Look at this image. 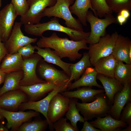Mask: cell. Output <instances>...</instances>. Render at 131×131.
Here are the masks:
<instances>
[{
	"label": "cell",
	"instance_id": "cell-24",
	"mask_svg": "<svg viewBox=\"0 0 131 131\" xmlns=\"http://www.w3.org/2000/svg\"><path fill=\"white\" fill-rule=\"evenodd\" d=\"M23 59L18 52L8 53L3 58L0 65V69L7 74L22 70Z\"/></svg>",
	"mask_w": 131,
	"mask_h": 131
},
{
	"label": "cell",
	"instance_id": "cell-14",
	"mask_svg": "<svg viewBox=\"0 0 131 131\" xmlns=\"http://www.w3.org/2000/svg\"><path fill=\"white\" fill-rule=\"evenodd\" d=\"M39 114V112L35 111H11L0 108V115L7 120V128L13 130H17L23 123Z\"/></svg>",
	"mask_w": 131,
	"mask_h": 131
},
{
	"label": "cell",
	"instance_id": "cell-22",
	"mask_svg": "<svg viewBox=\"0 0 131 131\" xmlns=\"http://www.w3.org/2000/svg\"><path fill=\"white\" fill-rule=\"evenodd\" d=\"M37 51L35 52L40 55L47 63L56 65L61 68L69 77L71 75L69 66L71 63L63 61L60 57L49 48H41L35 46Z\"/></svg>",
	"mask_w": 131,
	"mask_h": 131
},
{
	"label": "cell",
	"instance_id": "cell-3",
	"mask_svg": "<svg viewBox=\"0 0 131 131\" xmlns=\"http://www.w3.org/2000/svg\"><path fill=\"white\" fill-rule=\"evenodd\" d=\"M112 104L104 92L97 95L94 100L87 103L76 102V107L85 121L103 117L109 114Z\"/></svg>",
	"mask_w": 131,
	"mask_h": 131
},
{
	"label": "cell",
	"instance_id": "cell-37",
	"mask_svg": "<svg viewBox=\"0 0 131 131\" xmlns=\"http://www.w3.org/2000/svg\"><path fill=\"white\" fill-rule=\"evenodd\" d=\"M35 48L34 46L31 44L25 46L19 49L18 52L19 53L23 58L29 57L34 53Z\"/></svg>",
	"mask_w": 131,
	"mask_h": 131
},
{
	"label": "cell",
	"instance_id": "cell-20",
	"mask_svg": "<svg viewBox=\"0 0 131 131\" xmlns=\"http://www.w3.org/2000/svg\"><path fill=\"white\" fill-rule=\"evenodd\" d=\"M89 123L101 131H120V128L126 127L127 124L120 120L114 119L109 114L104 117L97 118Z\"/></svg>",
	"mask_w": 131,
	"mask_h": 131
},
{
	"label": "cell",
	"instance_id": "cell-11",
	"mask_svg": "<svg viewBox=\"0 0 131 131\" xmlns=\"http://www.w3.org/2000/svg\"><path fill=\"white\" fill-rule=\"evenodd\" d=\"M37 66L40 75L46 82L67 87L66 84L70 77L64 71L58 70L42 59L39 61Z\"/></svg>",
	"mask_w": 131,
	"mask_h": 131
},
{
	"label": "cell",
	"instance_id": "cell-27",
	"mask_svg": "<svg viewBox=\"0 0 131 131\" xmlns=\"http://www.w3.org/2000/svg\"><path fill=\"white\" fill-rule=\"evenodd\" d=\"M92 66L88 53L87 52L83 54V57L79 61L74 64L71 63L69 67L71 75L66 84L67 87L72 81L78 80L87 68Z\"/></svg>",
	"mask_w": 131,
	"mask_h": 131
},
{
	"label": "cell",
	"instance_id": "cell-21",
	"mask_svg": "<svg viewBox=\"0 0 131 131\" xmlns=\"http://www.w3.org/2000/svg\"><path fill=\"white\" fill-rule=\"evenodd\" d=\"M98 73L94 68L91 67L87 68L82 77L68 85L67 89L72 90L82 87L96 86L103 89V87L97 83V76Z\"/></svg>",
	"mask_w": 131,
	"mask_h": 131
},
{
	"label": "cell",
	"instance_id": "cell-23",
	"mask_svg": "<svg viewBox=\"0 0 131 131\" xmlns=\"http://www.w3.org/2000/svg\"><path fill=\"white\" fill-rule=\"evenodd\" d=\"M96 78L101 83L105 95L109 101L113 104L115 95L123 89V86L115 77H108L98 74Z\"/></svg>",
	"mask_w": 131,
	"mask_h": 131
},
{
	"label": "cell",
	"instance_id": "cell-33",
	"mask_svg": "<svg viewBox=\"0 0 131 131\" xmlns=\"http://www.w3.org/2000/svg\"><path fill=\"white\" fill-rule=\"evenodd\" d=\"M106 0L113 12L118 14L123 9H127L129 11L131 10V0Z\"/></svg>",
	"mask_w": 131,
	"mask_h": 131
},
{
	"label": "cell",
	"instance_id": "cell-41",
	"mask_svg": "<svg viewBox=\"0 0 131 131\" xmlns=\"http://www.w3.org/2000/svg\"><path fill=\"white\" fill-rule=\"evenodd\" d=\"M117 14L121 15L127 19L130 16L129 11L125 9L121 10Z\"/></svg>",
	"mask_w": 131,
	"mask_h": 131
},
{
	"label": "cell",
	"instance_id": "cell-15",
	"mask_svg": "<svg viewBox=\"0 0 131 131\" xmlns=\"http://www.w3.org/2000/svg\"><path fill=\"white\" fill-rule=\"evenodd\" d=\"M27 96L20 89L7 92L0 96V108L16 112L22 103L26 102Z\"/></svg>",
	"mask_w": 131,
	"mask_h": 131
},
{
	"label": "cell",
	"instance_id": "cell-31",
	"mask_svg": "<svg viewBox=\"0 0 131 131\" xmlns=\"http://www.w3.org/2000/svg\"><path fill=\"white\" fill-rule=\"evenodd\" d=\"M90 2L92 8L100 18H104L107 14H112L106 0H91Z\"/></svg>",
	"mask_w": 131,
	"mask_h": 131
},
{
	"label": "cell",
	"instance_id": "cell-18",
	"mask_svg": "<svg viewBox=\"0 0 131 131\" xmlns=\"http://www.w3.org/2000/svg\"><path fill=\"white\" fill-rule=\"evenodd\" d=\"M131 48V41L128 37L118 35L111 54L117 60L131 64L129 52Z\"/></svg>",
	"mask_w": 131,
	"mask_h": 131
},
{
	"label": "cell",
	"instance_id": "cell-2",
	"mask_svg": "<svg viewBox=\"0 0 131 131\" xmlns=\"http://www.w3.org/2000/svg\"><path fill=\"white\" fill-rule=\"evenodd\" d=\"M24 26L25 31L29 34L41 37L45 31H53L64 33L71 40L74 41L86 40L90 34V32L78 31L64 26L59 23L58 18L54 17L46 22L25 25Z\"/></svg>",
	"mask_w": 131,
	"mask_h": 131
},
{
	"label": "cell",
	"instance_id": "cell-4",
	"mask_svg": "<svg viewBox=\"0 0 131 131\" xmlns=\"http://www.w3.org/2000/svg\"><path fill=\"white\" fill-rule=\"evenodd\" d=\"M74 0H57L52 6L46 8L42 14V17L54 16L62 19L66 27L77 30L83 31L82 25L78 19L72 15L69 9L70 6Z\"/></svg>",
	"mask_w": 131,
	"mask_h": 131
},
{
	"label": "cell",
	"instance_id": "cell-44",
	"mask_svg": "<svg viewBox=\"0 0 131 131\" xmlns=\"http://www.w3.org/2000/svg\"><path fill=\"white\" fill-rule=\"evenodd\" d=\"M129 57L130 60L131 61V48H130L129 51Z\"/></svg>",
	"mask_w": 131,
	"mask_h": 131
},
{
	"label": "cell",
	"instance_id": "cell-9",
	"mask_svg": "<svg viewBox=\"0 0 131 131\" xmlns=\"http://www.w3.org/2000/svg\"><path fill=\"white\" fill-rule=\"evenodd\" d=\"M22 25L20 22H15L9 38L4 42L8 53H16L23 47L34 43L37 40V38H30L24 35L21 30Z\"/></svg>",
	"mask_w": 131,
	"mask_h": 131
},
{
	"label": "cell",
	"instance_id": "cell-29",
	"mask_svg": "<svg viewBox=\"0 0 131 131\" xmlns=\"http://www.w3.org/2000/svg\"><path fill=\"white\" fill-rule=\"evenodd\" d=\"M114 77L123 86L131 83V64H125L123 62L118 60L115 69Z\"/></svg>",
	"mask_w": 131,
	"mask_h": 131
},
{
	"label": "cell",
	"instance_id": "cell-17",
	"mask_svg": "<svg viewBox=\"0 0 131 131\" xmlns=\"http://www.w3.org/2000/svg\"><path fill=\"white\" fill-rule=\"evenodd\" d=\"M60 85L46 82L29 86H20L19 89L26 94L30 101H35Z\"/></svg>",
	"mask_w": 131,
	"mask_h": 131
},
{
	"label": "cell",
	"instance_id": "cell-43",
	"mask_svg": "<svg viewBox=\"0 0 131 131\" xmlns=\"http://www.w3.org/2000/svg\"><path fill=\"white\" fill-rule=\"evenodd\" d=\"M120 131H131V126L128 125L126 126L125 128L123 129H121Z\"/></svg>",
	"mask_w": 131,
	"mask_h": 131
},
{
	"label": "cell",
	"instance_id": "cell-45",
	"mask_svg": "<svg viewBox=\"0 0 131 131\" xmlns=\"http://www.w3.org/2000/svg\"><path fill=\"white\" fill-rule=\"evenodd\" d=\"M1 4H2L1 3V0H0V7L1 6Z\"/></svg>",
	"mask_w": 131,
	"mask_h": 131
},
{
	"label": "cell",
	"instance_id": "cell-36",
	"mask_svg": "<svg viewBox=\"0 0 131 131\" xmlns=\"http://www.w3.org/2000/svg\"><path fill=\"white\" fill-rule=\"evenodd\" d=\"M126 105L122 111L120 120L131 126V101Z\"/></svg>",
	"mask_w": 131,
	"mask_h": 131
},
{
	"label": "cell",
	"instance_id": "cell-39",
	"mask_svg": "<svg viewBox=\"0 0 131 131\" xmlns=\"http://www.w3.org/2000/svg\"><path fill=\"white\" fill-rule=\"evenodd\" d=\"M8 53L4 42L1 41L0 38V65L2 59Z\"/></svg>",
	"mask_w": 131,
	"mask_h": 131
},
{
	"label": "cell",
	"instance_id": "cell-35",
	"mask_svg": "<svg viewBox=\"0 0 131 131\" xmlns=\"http://www.w3.org/2000/svg\"><path fill=\"white\" fill-rule=\"evenodd\" d=\"M11 2L18 16H20L21 17L25 15L29 8L26 0H11Z\"/></svg>",
	"mask_w": 131,
	"mask_h": 131
},
{
	"label": "cell",
	"instance_id": "cell-30",
	"mask_svg": "<svg viewBox=\"0 0 131 131\" xmlns=\"http://www.w3.org/2000/svg\"><path fill=\"white\" fill-rule=\"evenodd\" d=\"M77 98H70V102L68 109L66 113V118L69 120L71 125L76 129L78 130L77 126L78 122L84 123L85 120L79 113V111L77 107L76 102Z\"/></svg>",
	"mask_w": 131,
	"mask_h": 131
},
{
	"label": "cell",
	"instance_id": "cell-6",
	"mask_svg": "<svg viewBox=\"0 0 131 131\" xmlns=\"http://www.w3.org/2000/svg\"><path fill=\"white\" fill-rule=\"evenodd\" d=\"M118 35L116 32L106 34L97 43L90 44L88 53L92 66H94L100 59L111 54Z\"/></svg>",
	"mask_w": 131,
	"mask_h": 131
},
{
	"label": "cell",
	"instance_id": "cell-5",
	"mask_svg": "<svg viewBox=\"0 0 131 131\" xmlns=\"http://www.w3.org/2000/svg\"><path fill=\"white\" fill-rule=\"evenodd\" d=\"M103 18H98L89 10L86 16V20L90 24V32L86 39L87 43L90 44L97 43L100 38L106 34V29L113 24L118 23L116 18L112 14L106 15Z\"/></svg>",
	"mask_w": 131,
	"mask_h": 131
},
{
	"label": "cell",
	"instance_id": "cell-32",
	"mask_svg": "<svg viewBox=\"0 0 131 131\" xmlns=\"http://www.w3.org/2000/svg\"><path fill=\"white\" fill-rule=\"evenodd\" d=\"M48 125L46 120L26 122L22 124L17 130L20 131H42L46 130Z\"/></svg>",
	"mask_w": 131,
	"mask_h": 131
},
{
	"label": "cell",
	"instance_id": "cell-34",
	"mask_svg": "<svg viewBox=\"0 0 131 131\" xmlns=\"http://www.w3.org/2000/svg\"><path fill=\"white\" fill-rule=\"evenodd\" d=\"M67 119L63 117L59 119L53 124V129L56 131H78L69 123L67 122Z\"/></svg>",
	"mask_w": 131,
	"mask_h": 131
},
{
	"label": "cell",
	"instance_id": "cell-12",
	"mask_svg": "<svg viewBox=\"0 0 131 131\" xmlns=\"http://www.w3.org/2000/svg\"><path fill=\"white\" fill-rule=\"evenodd\" d=\"M17 16L11 2L0 11V38L2 42H5L9 38Z\"/></svg>",
	"mask_w": 131,
	"mask_h": 131
},
{
	"label": "cell",
	"instance_id": "cell-26",
	"mask_svg": "<svg viewBox=\"0 0 131 131\" xmlns=\"http://www.w3.org/2000/svg\"><path fill=\"white\" fill-rule=\"evenodd\" d=\"M117 61L111 54L99 59L96 63L94 68L98 74L108 77H114Z\"/></svg>",
	"mask_w": 131,
	"mask_h": 131
},
{
	"label": "cell",
	"instance_id": "cell-38",
	"mask_svg": "<svg viewBox=\"0 0 131 131\" xmlns=\"http://www.w3.org/2000/svg\"><path fill=\"white\" fill-rule=\"evenodd\" d=\"M83 127L81 131H101L99 129L94 127L89 122L85 121L83 123Z\"/></svg>",
	"mask_w": 131,
	"mask_h": 131
},
{
	"label": "cell",
	"instance_id": "cell-28",
	"mask_svg": "<svg viewBox=\"0 0 131 131\" xmlns=\"http://www.w3.org/2000/svg\"><path fill=\"white\" fill-rule=\"evenodd\" d=\"M23 76L22 70L6 74L4 85L0 89V96L8 91L19 89L20 82Z\"/></svg>",
	"mask_w": 131,
	"mask_h": 131
},
{
	"label": "cell",
	"instance_id": "cell-42",
	"mask_svg": "<svg viewBox=\"0 0 131 131\" xmlns=\"http://www.w3.org/2000/svg\"><path fill=\"white\" fill-rule=\"evenodd\" d=\"M6 74L0 68V85L4 82Z\"/></svg>",
	"mask_w": 131,
	"mask_h": 131
},
{
	"label": "cell",
	"instance_id": "cell-7",
	"mask_svg": "<svg viewBox=\"0 0 131 131\" xmlns=\"http://www.w3.org/2000/svg\"><path fill=\"white\" fill-rule=\"evenodd\" d=\"M29 8L24 16L21 17L20 22L24 25L35 24L40 23L42 14L47 7L54 6L57 0H27Z\"/></svg>",
	"mask_w": 131,
	"mask_h": 131
},
{
	"label": "cell",
	"instance_id": "cell-13",
	"mask_svg": "<svg viewBox=\"0 0 131 131\" xmlns=\"http://www.w3.org/2000/svg\"><path fill=\"white\" fill-rule=\"evenodd\" d=\"M70 98L65 97L60 93L55 95L51 99L47 112L48 119L53 126L55 121L63 117L67 111Z\"/></svg>",
	"mask_w": 131,
	"mask_h": 131
},
{
	"label": "cell",
	"instance_id": "cell-25",
	"mask_svg": "<svg viewBox=\"0 0 131 131\" xmlns=\"http://www.w3.org/2000/svg\"><path fill=\"white\" fill-rule=\"evenodd\" d=\"M91 0H75L73 4L69 7L72 14H75L82 25H87L86 16L89 9L90 8L95 16L98 17L95 11L92 8Z\"/></svg>",
	"mask_w": 131,
	"mask_h": 131
},
{
	"label": "cell",
	"instance_id": "cell-40",
	"mask_svg": "<svg viewBox=\"0 0 131 131\" xmlns=\"http://www.w3.org/2000/svg\"><path fill=\"white\" fill-rule=\"evenodd\" d=\"M116 19L118 23L121 25H123L125 23L127 19L121 15L119 14H118V15Z\"/></svg>",
	"mask_w": 131,
	"mask_h": 131
},
{
	"label": "cell",
	"instance_id": "cell-10",
	"mask_svg": "<svg viewBox=\"0 0 131 131\" xmlns=\"http://www.w3.org/2000/svg\"><path fill=\"white\" fill-rule=\"evenodd\" d=\"M67 87L65 85H60L51 91L44 98L38 101H29L22 103L19 109L22 111L32 109L42 114L48 122L50 129H53L48 119L47 112L50 102L53 97L57 93L64 91Z\"/></svg>",
	"mask_w": 131,
	"mask_h": 131
},
{
	"label": "cell",
	"instance_id": "cell-8",
	"mask_svg": "<svg viewBox=\"0 0 131 131\" xmlns=\"http://www.w3.org/2000/svg\"><path fill=\"white\" fill-rule=\"evenodd\" d=\"M42 58L36 53L29 57L23 58L22 70L23 72V76L20 82V86H29L46 82L38 77L36 73L38 64Z\"/></svg>",
	"mask_w": 131,
	"mask_h": 131
},
{
	"label": "cell",
	"instance_id": "cell-1",
	"mask_svg": "<svg viewBox=\"0 0 131 131\" xmlns=\"http://www.w3.org/2000/svg\"><path fill=\"white\" fill-rule=\"evenodd\" d=\"M86 40L79 41L70 40L68 38L59 37L56 33L49 37L42 36L37 42V46L41 48H49L53 49L54 52L62 59L67 57L74 61L81 57L79 53L80 50H89Z\"/></svg>",
	"mask_w": 131,
	"mask_h": 131
},
{
	"label": "cell",
	"instance_id": "cell-19",
	"mask_svg": "<svg viewBox=\"0 0 131 131\" xmlns=\"http://www.w3.org/2000/svg\"><path fill=\"white\" fill-rule=\"evenodd\" d=\"M105 92L104 89H94L90 87L84 86L74 91H64L60 93L69 98L78 99L81 100L82 103H87L94 100L98 94Z\"/></svg>",
	"mask_w": 131,
	"mask_h": 131
},
{
	"label": "cell",
	"instance_id": "cell-16",
	"mask_svg": "<svg viewBox=\"0 0 131 131\" xmlns=\"http://www.w3.org/2000/svg\"><path fill=\"white\" fill-rule=\"evenodd\" d=\"M131 101V83L124 84L123 89L115 95L109 114L113 118L120 120L122 111L125 106Z\"/></svg>",
	"mask_w": 131,
	"mask_h": 131
}]
</instances>
